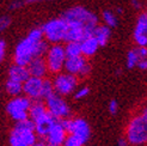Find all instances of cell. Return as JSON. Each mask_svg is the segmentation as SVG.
<instances>
[{
  "mask_svg": "<svg viewBox=\"0 0 147 146\" xmlns=\"http://www.w3.org/2000/svg\"><path fill=\"white\" fill-rule=\"evenodd\" d=\"M43 40V34L41 29H34L29 32L26 37L18 43L14 52V64L19 66H28L35 57V47L37 42Z\"/></svg>",
  "mask_w": 147,
  "mask_h": 146,
  "instance_id": "obj_1",
  "label": "cell"
},
{
  "mask_svg": "<svg viewBox=\"0 0 147 146\" xmlns=\"http://www.w3.org/2000/svg\"><path fill=\"white\" fill-rule=\"evenodd\" d=\"M62 18L67 22V23H77L85 28L86 31L92 34L93 29L98 25V18L94 13L89 11L85 7L76 6L72 9L67 10L63 14Z\"/></svg>",
  "mask_w": 147,
  "mask_h": 146,
  "instance_id": "obj_2",
  "label": "cell"
},
{
  "mask_svg": "<svg viewBox=\"0 0 147 146\" xmlns=\"http://www.w3.org/2000/svg\"><path fill=\"white\" fill-rule=\"evenodd\" d=\"M126 139L130 145L147 144V115L141 113L131 119L126 129Z\"/></svg>",
  "mask_w": 147,
  "mask_h": 146,
  "instance_id": "obj_3",
  "label": "cell"
},
{
  "mask_svg": "<svg viewBox=\"0 0 147 146\" xmlns=\"http://www.w3.org/2000/svg\"><path fill=\"white\" fill-rule=\"evenodd\" d=\"M41 30L47 42H50L53 45L60 43L61 41H65L66 31H67V22L62 17L51 19L42 26Z\"/></svg>",
  "mask_w": 147,
  "mask_h": 146,
  "instance_id": "obj_4",
  "label": "cell"
},
{
  "mask_svg": "<svg viewBox=\"0 0 147 146\" xmlns=\"http://www.w3.org/2000/svg\"><path fill=\"white\" fill-rule=\"evenodd\" d=\"M46 64L48 72L50 73H60L63 70L65 61H66V53L65 48L60 43H55L51 47L48 48V52L46 53Z\"/></svg>",
  "mask_w": 147,
  "mask_h": 146,
  "instance_id": "obj_5",
  "label": "cell"
},
{
  "mask_svg": "<svg viewBox=\"0 0 147 146\" xmlns=\"http://www.w3.org/2000/svg\"><path fill=\"white\" fill-rule=\"evenodd\" d=\"M60 123L68 134L77 135L84 144L90 139L91 129H90L89 123H87L84 119H73V120H71L68 118H65V119L60 120Z\"/></svg>",
  "mask_w": 147,
  "mask_h": 146,
  "instance_id": "obj_6",
  "label": "cell"
},
{
  "mask_svg": "<svg viewBox=\"0 0 147 146\" xmlns=\"http://www.w3.org/2000/svg\"><path fill=\"white\" fill-rule=\"evenodd\" d=\"M31 105V99L29 97L17 96L11 99L6 105V112L14 121H23L29 118V108Z\"/></svg>",
  "mask_w": 147,
  "mask_h": 146,
  "instance_id": "obj_7",
  "label": "cell"
},
{
  "mask_svg": "<svg viewBox=\"0 0 147 146\" xmlns=\"http://www.w3.org/2000/svg\"><path fill=\"white\" fill-rule=\"evenodd\" d=\"M54 92L60 96H67L71 95L78 86V77L71 73H56L53 82Z\"/></svg>",
  "mask_w": 147,
  "mask_h": 146,
  "instance_id": "obj_8",
  "label": "cell"
},
{
  "mask_svg": "<svg viewBox=\"0 0 147 146\" xmlns=\"http://www.w3.org/2000/svg\"><path fill=\"white\" fill-rule=\"evenodd\" d=\"M46 108L47 112L57 120L68 118L71 115V109L68 104L66 103V101L62 98V96L55 92L48 98H46Z\"/></svg>",
  "mask_w": 147,
  "mask_h": 146,
  "instance_id": "obj_9",
  "label": "cell"
},
{
  "mask_svg": "<svg viewBox=\"0 0 147 146\" xmlns=\"http://www.w3.org/2000/svg\"><path fill=\"white\" fill-rule=\"evenodd\" d=\"M63 70H66V72L71 73V74L86 77V76H89L91 72V65L87 62L86 57L83 55L66 57Z\"/></svg>",
  "mask_w": 147,
  "mask_h": 146,
  "instance_id": "obj_10",
  "label": "cell"
},
{
  "mask_svg": "<svg viewBox=\"0 0 147 146\" xmlns=\"http://www.w3.org/2000/svg\"><path fill=\"white\" fill-rule=\"evenodd\" d=\"M42 83H43V78H37V77L30 76L23 83V92L25 93V96L29 97L30 99H35V101L40 99Z\"/></svg>",
  "mask_w": 147,
  "mask_h": 146,
  "instance_id": "obj_11",
  "label": "cell"
},
{
  "mask_svg": "<svg viewBox=\"0 0 147 146\" xmlns=\"http://www.w3.org/2000/svg\"><path fill=\"white\" fill-rule=\"evenodd\" d=\"M66 137H67V132H66L65 128L61 126L60 120H56L54 125L50 127L48 134L46 135V139H47L48 144L61 146L65 143Z\"/></svg>",
  "mask_w": 147,
  "mask_h": 146,
  "instance_id": "obj_12",
  "label": "cell"
},
{
  "mask_svg": "<svg viewBox=\"0 0 147 146\" xmlns=\"http://www.w3.org/2000/svg\"><path fill=\"white\" fill-rule=\"evenodd\" d=\"M92 35L91 32L86 31L85 28L82 26L80 24L77 23H67V31H66L65 36V41L66 42H71V41H76V42H82L85 37Z\"/></svg>",
  "mask_w": 147,
  "mask_h": 146,
  "instance_id": "obj_13",
  "label": "cell"
},
{
  "mask_svg": "<svg viewBox=\"0 0 147 146\" xmlns=\"http://www.w3.org/2000/svg\"><path fill=\"white\" fill-rule=\"evenodd\" d=\"M56 120L57 119H55L54 116H51L47 112L43 116H41V118H38L37 120L34 121L35 122V133L37 134L38 137H41V138H46V135L48 134L50 127L54 125Z\"/></svg>",
  "mask_w": 147,
  "mask_h": 146,
  "instance_id": "obj_14",
  "label": "cell"
},
{
  "mask_svg": "<svg viewBox=\"0 0 147 146\" xmlns=\"http://www.w3.org/2000/svg\"><path fill=\"white\" fill-rule=\"evenodd\" d=\"M28 71L30 73V76L32 77H37V78H45L48 73L47 68V64L43 56H37L29 62L28 65Z\"/></svg>",
  "mask_w": 147,
  "mask_h": 146,
  "instance_id": "obj_15",
  "label": "cell"
},
{
  "mask_svg": "<svg viewBox=\"0 0 147 146\" xmlns=\"http://www.w3.org/2000/svg\"><path fill=\"white\" fill-rule=\"evenodd\" d=\"M80 48H82V55L85 57H90L97 53L99 48V45L97 40L93 37L92 35L85 37L82 42H80Z\"/></svg>",
  "mask_w": 147,
  "mask_h": 146,
  "instance_id": "obj_16",
  "label": "cell"
},
{
  "mask_svg": "<svg viewBox=\"0 0 147 146\" xmlns=\"http://www.w3.org/2000/svg\"><path fill=\"white\" fill-rule=\"evenodd\" d=\"M29 77H30V73L25 66H19V65L14 64L9 70V79L11 80H16V82L23 84Z\"/></svg>",
  "mask_w": 147,
  "mask_h": 146,
  "instance_id": "obj_17",
  "label": "cell"
},
{
  "mask_svg": "<svg viewBox=\"0 0 147 146\" xmlns=\"http://www.w3.org/2000/svg\"><path fill=\"white\" fill-rule=\"evenodd\" d=\"M110 35H111V30L107 25H97L92 31V36L97 40L99 47H104L109 42Z\"/></svg>",
  "mask_w": 147,
  "mask_h": 146,
  "instance_id": "obj_18",
  "label": "cell"
},
{
  "mask_svg": "<svg viewBox=\"0 0 147 146\" xmlns=\"http://www.w3.org/2000/svg\"><path fill=\"white\" fill-rule=\"evenodd\" d=\"M46 113H47L46 104L42 103L40 101H36L35 103H31L30 108H29V118H30L32 121L37 120L38 118L43 116Z\"/></svg>",
  "mask_w": 147,
  "mask_h": 146,
  "instance_id": "obj_19",
  "label": "cell"
},
{
  "mask_svg": "<svg viewBox=\"0 0 147 146\" xmlns=\"http://www.w3.org/2000/svg\"><path fill=\"white\" fill-rule=\"evenodd\" d=\"M12 133L17 134L22 138V140H23L28 146H31L34 145L36 141H37V135H36L35 130H28V129H16L13 128Z\"/></svg>",
  "mask_w": 147,
  "mask_h": 146,
  "instance_id": "obj_20",
  "label": "cell"
},
{
  "mask_svg": "<svg viewBox=\"0 0 147 146\" xmlns=\"http://www.w3.org/2000/svg\"><path fill=\"white\" fill-rule=\"evenodd\" d=\"M65 48V53H66V57H73V56H79L82 55V48H80V42H76V41H71L67 42Z\"/></svg>",
  "mask_w": 147,
  "mask_h": 146,
  "instance_id": "obj_21",
  "label": "cell"
},
{
  "mask_svg": "<svg viewBox=\"0 0 147 146\" xmlns=\"http://www.w3.org/2000/svg\"><path fill=\"white\" fill-rule=\"evenodd\" d=\"M6 91L11 96H14V97L20 96V93L23 92V84L19 82H16V80L9 79L6 83Z\"/></svg>",
  "mask_w": 147,
  "mask_h": 146,
  "instance_id": "obj_22",
  "label": "cell"
},
{
  "mask_svg": "<svg viewBox=\"0 0 147 146\" xmlns=\"http://www.w3.org/2000/svg\"><path fill=\"white\" fill-rule=\"evenodd\" d=\"M138 35H147V13H141L136 19L134 36Z\"/></svg>",
  "mask_w": 147,
  "mask_h": 146,
  "instance_id": "obj_23",
  "label": "cell"
},
{
  "mask_svg": "<svg viewBox=\"0 0 147 146\" xmlns=\"http://www.w3.org/2000/svg\"><path fill=\"white\" fill-rule=\"evenodd\" d=\"M140 60H141V57L139 56L136 48L129 50L128 54H127V62H126V64H127V67L130 68V70H131V68H134Z\"/></svg>",
  "mask_w": 147,
  "mask_h": 146,
  "instance_id": "obj_24",
  "label": "cell"
},
{
  "mask_svg": "<svg viewBox=\"0 0 147 146\" xmlns=\"http://www.w3.org/2000/svg\"><path fill=\"white\" fill-rule=\"evenodd\" d=\"M103 20L107 26H109L110 29L111 28H115L117 25V17L115 16V13L109 11V10H105L103 12Z\"/></svg>",
  "mask_w": 147,
  "mask_h": 146,
  "instance_id": "obj_25",
  "label": "cell"
},
{
  "mask_svg": "<svg viewBox=\"0 0 147 146\" xmlns=\"http://www.w3.org/2000/svg\"><path fill=\"white\" fill-rule=\"evenodd\" d=\"M54 93V87H53V83L50 82L49 79L43 80L42 83V90H41V98H48L49 96Z\"/></svg>",
  "mask_w": 147,
  "mask_h": 146,
  "instance_id": "obj_26",
  "label": "cell"
},
{
  "mask_svg": "<svg viewBox=\"0 0 147 146\" xmlns=\"http://www.w3.org/2000/svg\"><path fill=\"white\" fill-rule=\"evenodd\" d=\"M83 145H84V143L74 134L67 135L65 139V143H63V146H83Z\"/></svg>",
  "mask_w": 147,
  "mask_h": 146,
  "instance_id": "obj_27",
  "label": "cell"
},
{
  "mask_svg": "<svg viewBox=\"0 0 147 146\" xmlns=\"http://www.w3.org/2000/svg\"><path fill=\"white\" fill-rule=\"evenodd\" d=\"M10 145L11 146H28L22 140V138L19 135L14 134V133H11V135H10Z\"/></svg>",
  "mask_w": 147,
  "mask_h": 146,
  "instance_id": "obj_28",
  "label": "cell"
},
{
  "mask_svg": "<svg viewBox=\"0 0 147 146\" xmlns=\"http://www.w3.org/2000/svg\"><path fill=\"white\" fill-rule=\"evenodd\" d=\"M89 93H90L89 86H82V87H79V89L77 90V92H76V95H74V97H76L77 99H80V98L86 97Z\"/></svg>",
  "mask_w": 147,
  "mask_h": 146,
  "instance_id": "obj_29",
  "label": "cell"
},
{
  "mask_svg": "<svg viewBox=\"0 0 147 146\" xmlns=\"http://www.w3.org/2000/svg\"><path fill=\"white\" fill-rule=\"evenodd\" d=\"M108 110L111 115H116L117 112H119V103H117L116 99H111L109 102V105H108Z\"/></svg>",
  "mask_w": 147,
  "mask_h": 146,
  "instance_id": "obj_30",
  "label": "cell"
},
{
  "mask_svg": "<svg viewBox=\"0 0 147 146\" xmlns=\"http://www.w3.org/2000/svg\"><path fill=\"white\" fill-rule=\"evenodd\" d=\"M134 40L139 47H147V35H138L134 36Z\"/></svg>",
  "mask_w": 147,
  "mask_h": 146,
  "instance_id": "obj_31",
  "label": "cell"
},
{
  "mask_svg": "<svg viewBox=\"0 0 147 146\" xmlns=\"http://www.w3.org/2000/svg\"><path fill=\"white\" fill-rule=\"evenodd\" d=\"M11 19L9 17H0V32H3L6 28H9Z\"/></svg>",
  "mask_w": 147,
  "mask_h": 146,
  "instance_id": "obj_32",
  "label": "cell"
},
{
  "mask_svg": "<svg viewBox=\"0 0 147 146\" xmlns=\"http://www.w3.org/2000/svg\"><path fill=\"white\" fill-rule=\"evenodd\" d=\"M5 49H6V43H5V41L0 40V62L3 61L4 56H5Z\"/></svg>",
  "mask_w": 147,
  "mask_h": 146,
  "instance_id": "obj_33",
  "label": "cell"
},
{
  "mask_svg": "<svg viewBox=\"0 0 147 146\" xmlns=\"http://www.w3.org/2000/svg\"><path fill=\"white\" fill-rule=\"evenodd\" d=\"M136 66L140 68L141 71H147V57H145V59H141L140 61L138 62Z\"/></svg>",
  "mask_w": 147,
  "mask_h": 146,
  "instance_id": "obj_34",
  "label": "cell"
},
{
  "mask_svg": "<svg viewBox=\"0 0 147 146\" xmlns=\"http://www.w3.org/2000/svg\"><path fill=\"white\" fill-rule=\"evenodd\" d=\"M24 5V1H23V0H14V1L11 4V9L12 10H16V9H19V7H22V6H23Z\"/></svg>",
  "mask_w": 147,
  "mask_h": 146,
  "instance_id": "obj_35",
  "label": "cell"
},
{
  "mask_svg": "<svg viewBox=\"0 0 147 146\" xmlns=\"http://www.w3.org/2000/svg\"><path fill=\"white\" fill-rule=\"evenodd\" d=\"M128 140L126 138H120L119 140H117V146H128Z\"/></svg>",
  "mask_w": 147,
  "mask_h": 146,
  "instance_id": "obj_36",
  "label": "cell"
},
{
  "mask_svg": "<svg viewBox=\"0 0 147 146\" xmlns=\"http://www.w3.org/2000/svg\"><path fill=\"white\" fill-rule=\"evenodd\" d=\"M131 5H133V7H134V9H136V10L141 7V4H140L139 0H131Z\"/></svg>",
  "mask_w": 147,
  "mask_h": 146,
  "instance_id": "obj_37",
  "label": "cell"
},
{
  "mask_svg": "<svg viewBox=\"0 0 147 146\" xmlns=\"http://www.w3.org/2000/svg\"><path fill=\"white\" fill-rule=\"evenodd\" d=\"M31 146H46V144H43L42 141H36L34 145H31Z\"/></svg>",
  "mask_w": 147,
  "mask_h": 146,
  "instance_id": "obj_38",
  "label": "cell"
},
{
  "mask_svg": "<svg viewBox=\"0 0 147 146\" xmlns=\"http://www.w3.org/2000/svg\"><path fill=\"white\" fill-rule=\"evenodd\" d=\"M36 1H38V0H24V4H32Z\"/></svg>",
  "mask_w": 147,
  "mask_h": 146,
  "instance_id": "obj_39",
  "label": "cell"
},
{
  "mask_svg": "<svg viewBox=\"0 0 147 146\" xmlns=\"http://www.w3.org/2000/svg\"><path fill=\"white\" fill-rule=\"evenodd\" d=\"M142 113H144V114H146V115H147V107H145V108H144V109H142Z\"/></svg>",
  "mask_w": 147,
  "mask_h": 146,
  "instance_id": "obj_40",
  "label": "cell"
},
{
  "mask_svg": "<svg viewBox=\"0 0 147 146\" xmlns=\"http://www.w3.org/2000/svg\"><path fill=\"white\" fill-rule=\"evenodd\" d=\"M46 146H57V145H53V144H48V145H46Z\"/></svg>",
  "mask_w": 147,
  "mask_h": 146,
  "instance_id": "obj_41",
  "label": "cell"
}]
</instances>
